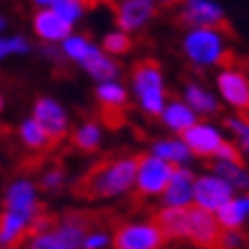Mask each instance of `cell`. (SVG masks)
<instances>
[{
	"instance_id": "cell-1",
	"label": "cell",
	"mask_w": 249,
	"mask_h": 249,
	"mask_svg": "<svg viewBox=\"0 0 249 249\" xmlns=\"http://www.w3.org/2000/svg\"><path fill=\"white\" fill-rule=\"evenodd\" d=\"M137 157L119 155L97 164L81 180L79 193L92 200H119L135 193Z\"/></svg>"
},
{
	"instance_id": "cell-2",
	"label": "cell",
	"mask_w": 249,
	"mask_h": 249,
	"mask_svg": "<svg viewBox=\"0 0 249 249\" xmlns=\"http://www.w3.org/2000/svg\"><path fill=\"white\" fill-rule=\"evenodd\" d=\"M88 227V218L81 213H65L61 218L41 215L34 220L23 245L29 249H81Z\"/></svg>"
},
{
	"instance_id": "cell-3",
	"label": "cell",
	"mask_w": 249,
	"mask_h": 249,
	"mask_svg": "<svg viewBox=\"0 0 249 249\" xmlns=\"http://www.w3.org/2000/svg\"><path fill=\"white\" fill-rule=\"evenodd\" d=\"M180 50L186 63L197 72L218 70L229 56V36L222 27H186Z\"/></svg>"
},
{
	"instance_id": "cell-4",
	"label": "cell",
	"mask_w": 249,
	"mask_h": 249,
	"mask_svg": "<svg viewBox=\"0 0 249 249\" xmlns=\"http://www.w3.org/2000/svg\"><path fill=\"white\" fill-rule=\"evenodd\" d=\"M130 99L142 115L157 119L164 104L168 101V86L162 65L151 58L139 61L135 65L130 72Z\"/></svg>"
},
{
	"instance_id": "cell-5",
	"label": "cell",
	"mask_w": 249,
	"mask_h": 249,
	"mask_svg": "<svg viewBox=\"0 0 249 249\" xmlns=\"http://www.w3.org/2000/svg\"><path fill=\"white\" fill-rule=\"evenodd\" d=\"M166 236L155 218L126 220L112 231V247L117 249H162Z\"/></svg>"
},
{
	"instance_id": "cell-6",
	"label": "cell",
	"mask_w": 249,
	"mask_h": 249,
	"mask_svg": "<svg viewBox=\"0 0 249 249\" xmlns=\"http://www.w3.org/2000/svg\"><path fill=\"white\" fill-rule=\"evenodd\" d=\"M215 94L233 112L249 110V76L236 65H220L215 72Z\"/></svg>"
},
{
	"instance_id": "cell-7",
	"label": "cell",
	"mask_w": 249,
	"mask_h": 249,
	"mask_svg": "<svg viewBox=\"0 0 249 249\" xmlns=\"http://www.w3.org/2000/svg\"><path fill=\"white\" fill-rule=\"evenodd\" d=\"M173 166L164 162L162 157L146 153L137 157V168H135V193L139 197H160L171 180Z\"/></svg>"
},
{
	"instance_id": "cell-8",
	"label": "cell",
	"mask_w": 249,
	"mask_h": 249,
	"mask_svg": "<svg viewBox=\"0 0 249 249\" xmlns=\"http://www.w3.org/2000/svg\"><path fill=\"white\" fill-rule=\"evenodd\" d=\"M182 139L186 142L193 157L211 160L218 153V148L227 142V130L225 126H218L207 117H200L191 128H186L182 133Z\"/></svg>"
},
{
	"instance_id": "cell-9",
	"label": "cell",
	"mask_w": 249,
	"mask_h": 249,
	"mask_svg": "<svg viewBox=\"0 0 249 249\" xmlns=\"http://www.w3.org/2000/svg\"><path fill=\"white\" fill-rule=\"evenodd\" d=\"M32 117L41 124V128L47 133V137L52 139V144L63 142L70 135V115L56 97L52 94H43L34 101L32 106Z\"/></svg>"
},
{
	"instance_id": "cell-10",
	"label": "cell",
	"mask_w": 249,
	"mask_h": 249,
	"mask_svg": "<svg viewBox=\"0 0 249 249\" xmlns=\"http://www.w3.org/2000/svg\"><path fill=\"white\" fill-rule=\"evenodd\" d=\"M222 227L218 222L213 211H207L202 207H186V236L184 243L193 245V247H218V240H220Z\"/></svg>"
},
{
	"instance_id": "cell-11",
	"label": "cell",
	"mask_w": 249,
	"mask_h": 249,
	"mask_svg": "<svg viewBox=\"0 0 249 249\" xmlns=\"http://www.w3.org/2000/svg\"><path fill=\"white\" fill-rule=\"evenodd\" d=\"M2 207L27 215L29 220H36V218L43 215L41 189L29 178H16V180H12L7 184L5 197H2Z\"/></svg>"
},
{
	"instance_id": "cell-12",
	"label": "cell",
	"mask_w": 249,
	"mask_h": 249,
	"mask_svg": "<svg viewBox=\"0 0 249 249\" xmlns=\"http://www.w3.org/2000/svg\"><path fill=\"white\" fill-rule=\"evenodd\" d=\"M231 196H236V191L215 171L200 173L193 180V204L196 207H202L215 213V209H220Z\"/></svg>"
},
{
	"instance_id": "cell-13",
	"label": "cell",
	"mask_w": 249,
	"mask_h": 249,
	"mask_svg": "<svg viewBox=\"0 0 249 249\" xmlns=\"http://www.w3.org/2000/svg\"><path fill=\"white\" fill-rule=\"evenodd\" d=\"M157 9L153 0H115V23L128 34H137L155 20Z\"/></svg>"
},
{
	"instance_id": "cell-14",
	"label": "cell",
	"mask_w": 249,
	"mask_h": 249,
	"mask_svg": "<svg viewBox=\"0 0 249 249\" xmlns=\"http://www.w3.org/2000/svg\"><path fill=\"white\" fill-rule=\"evenodd\" d=\"M178 18L186 27H222L225 9L218 0H180Z\"/></svg>"
},
{
	"instance_id": "cell-15",
	"label": "cell",
	"mask_w": 249,
	"mask_h": 249,
	"mask_svg": "<svg viewBox=\"0 0 249 249\" xmlns=\"http://www.w3.org/2000/svg\"><path fill=\"white\" fill-rule=\"evenodd\" d=\"M193 180H196V173L191 171V166H173L171 180H168L166 189L160 196L164 207H182V209L191 207Z\"/></svg>"
},
{
	"instance_id": "cell-16",
	"label": "cell",
	"mask_w": 249,
	"mask_h": 249,
	"mask_svg": "<svg viewBox=\"0 0 249 249\" xmlns=\"http://www.w3.org/2000/svg\"><path fill=\"white\" fill-rule=\"evenodd\" d=\"M32 29H34L36 38L41 43H54V45H58L74 27L61 14L54 12L52 7H45V9H36L34 12V16H32Z\"/></svg>"
},
{
	"instance_id": "cell-17",
	"label": "cell",
	"mask_w": 249,
	"mask_h": 249,
	"mask_svg": "<svg viewBox=\"0 0 249 249\" xmlns=\"http://www.w3.org/2000/svg\"><path fill=\"white\" fill-rule=\"evenodd\" d=\"M182 99L191 106L197 117H207V119L215 117L222 108L215 90L204 86L202 81H186L184 88H182Z\"/></svg>"
},
{
	"instance_id": "cell-18",
	"label": "cell",
	"mask_w": 249,
	"mask_h": 249,
	"mask_svg": "<svg viewBox=\"0 0 249 249\" xmlns=\"http://www.w3.org/2000/svg\"><path fill=\"white\" fill-rule=\"evenodd\" d=\"M200 117L193 112V108L186 104L182 97L168 99L164 104L162 112L157 115V122L164 126V130H168L171 135H182L186 128H191Z\"/></svg>"
},
{
	"instance_id": "cell-19",
	"label": "cell",
	"mask_w": 249,
	"mask_h": 249,
	"mask_svg": "<svg viewBox=\"0 0 249 249\" xmlns=\"http://www.w3.org/2000/svg\"><path fill=\"white\" fill-rule=\"evenodd\" d=\"M79 68L86 72L88 76H92L94 81H104V79H117L122 74V65L115 56H110L108 52H104V47L94 43L90 47V52L86 54Z\"/></svg>"
},
{
	"instance_id": "cell-20",
	"label": "cell",
	"mask_w": 249,
	"mask_h": 249,
	"mask_svg": "<svg viewBox=\"0 0 249 249\" xmlns=\"http://www.w3.org/2000/svg\"><path fill=\"white\" fill-rule=\"evenodd\" d=\"M32 225H34V220H29L27 215L2 207V211H0V247L7 249L23 245Z\"/></svg>"
},
{
	"instance_id": "cell-21",
	"label": "cell",
	"mask_w": 249,
	"mask_h": 249,
	"mask_svg": "<svg viewBox=\"0 0 249 249\" xmlns=\"http://www.w3.org/2000/svg\"><path fill=\"white\" fill-rule=\"evenodd\" d=\"M94 99L106 112H122L130 101V90H128V86H124L119 76L104 79V81H97Z\"/></svg>"
},
{
	"instance_id": "cell-22",
	"label": "cell",
	"mask_w": 249,
	"mask_h": 249,
	"mask_svg": "<svg viewBox=\"0 0 249 249\" xmlns=\"http://www.w3.org/2000/svg\"><path fill=\"white\" fill-rule=\"evenodd\" d=\"M148 153L162 157L164 162H168L171 166H189L193 162V155L189 151L186 142L182 139V135H168V137L155 139Z\"/></svg>"
},
{
	"instance_id": "cell-23",
	"label": "cell",
	"mask_w": 249,
	"mask_h": 249,
	"mask_svg": "<svg viewBox=\"0 0 249 249\" xmlns=\"http://www.w3.org/2000/svg\"><path fill=\"white\" fill-rule=\"evenodd\" d=\"M215 173L225 178V182L231 186L236 193H249V164L243 157L236 160H211Z\"/></svg>"
},
{
	"instance_id": "cell-24",
	"label": "cell",
	"mask_w": 249,
	"mask_h": 249,
	"mask_svg": "<svg viewBox=\"0 0 249 249\" xmlns=\"http://www.w3.org/2000/svg\"><path fill=\"white\" fill-rule=\"evenodd\" d=\"M215 218H218L222 229H243L249 220L247 193H236V196H231L220 209H215Z\"/></svg>"
},
{
	"instance_id": "cell-25",
	"label": "cell",
	"mask_w": 249,
	"mask_h": 249,
	"mask_svg": "<svg viewBox=\"0 0 249 249\" xmlns=\"http://www.w3.org/2000/svg\"><path fill=\"white\" fill-rule=\"evenodd\" d=\"M160 229L166 236V243H184L186 236V209L182 207H160L155 213Z\"/></svg>"
},
{
	"instance_id": "cell-26",
	"label": "cell",
	"mask_w": 249,
	"mask_h": 249,
	"mask_svg": "<svg viewBox=\"0 0 249 249\" xmlns=\"http://www.w3.org/2000/svg\"><path fill=\"white\" fill-rule=\"evenodd\" d=\"M72 146L79 153L92 155L104 146V126L97 119H86L72 130Z\"/></svg>"
},
{
	"instance_id": "cell-27",
	"label": "cell",
	"mask_w": 249,
	"mask_h": 249,
	"mask_svg": "<svg viewBox=\"0 0 249 249\" xmlns=\"http://www.w3.org/2000/svg\"><path fill=\"white\" fill-rule=\"evenodd\" d=\"M16 135H18V142L32 153H45L52 146V139L47 137V133L41 128V124L36 122L32 115L25 117L23 122L18 124Z\"/></svg>"
},
{
	"instance_id": "cell-28",
	"label": "cell",
	"mask_w": 249,
	"mask_h": 249,
	"mask_svg": "<svg viewBox=\"0 0 249 249\" xmlns=\"http://www.w3.org/2000/svg\"><path fill=\"white\" fill-rule=\"evenodd\" d=\"M225 130L231 135L238 153L249 164V117L245 112H233L225 119Z\"/></svg>"
},
{
	"instance_id": "cell-29",
	"label": "cell",
	"mask_w": 249,
	"mask_h": 249,
	"mask_svg": "<svg viewBox=\"0 0 249 249\" xmlns=\"http://www.w3.org/2000/svg\"><path fill=\"white\" fill-rule=\"evenodd\" d=\"M101 47H104V52H108L115 58L126 56V54L133 50V34H128L126 29H122V27L110 29V32H106L104 38H101Z\"/></svg>"
},
{
	"instance_id": "cell-30",
	"label": "cell",
	"mask_w": 249,
	"mask_h": 249,
	"mask_svg": "<svg viewBox=\"0 0 249 249\" xmlns=\"http://www.w3.org/2000/svg\"><path fill=\"white\" fill-rule=\"evenodd\" d=\"M32 41H27L20 34H0V63L12 56H27L32 54Z\"/></svg>"
},
{
	"instance_id": "cell-31",
	"label": "cell",
	"mask_w": 249,
	"mask_h": 249,
	"mask_svg": "<svg viewBox=\"0 0 249 249\" xmlns=\"http://www.w3.org/2000/svg\"><path fill=\"white\" fill-rule=\"evenodd\" d=\"M36 184H38V189L45 193H61L65 189V184H68V173H65L63 166L56 164V166L45 168Z\"/></svg>"
},
{
	"instance_id": "cell-32",
	"label": "cell",
	"mask_w": 249,
	"mask_h": 249,
	"mask_svg": "<svg viewBox=\"0 0 249 249\" xmlns=\"http://www.w3.org/2000/svg\"><path fill=\"white\" fill-rule=\"evenodd\" d=\"M52 9L56 14H61V16H63L65 20L72 25V27H76V25H79L83 18H86L88 2H86V0H58Z\"/></svg>"
},
{
	"instance_id": "cell-33",
	"label": "cell",
	"mask_w": 249,
	"mask_h": 249,
	"mask_svg": "<svg viewBox=\"0 0 249 249\" xmlns=\"http://www.w3.org/2000/svg\"><path fill=\"white\" fill-rule=\"evenodd\" d=\"M112 247V231L108 227H88L81 249H108Z\"/></svg>"
},
{
	"instance_id": "cell-34",
	"label": "cell",
	"mask_w": 249,
	"mask_h": 249,
	"mask_svg": "<svg viewBox=\"0 0 249 249\" xmlns=\"http://www.w3.org/2000/svg\"><path fill=\"white\" fill-rule=\"evenodd\" d=\"M243 245H245L243 229H222L220 240H218V247L236 249V247H243Z\"/></svg>"
},
{
	"instance_id": "cell-35",
	"label": "cell",
	"mask_w": 249,
	"mask_h": 249,
	"mask_svg": "<svg viewBox=\"0 0 249 249\" xmlns=\"http://www.w3.org/2000/svg\"><path fill=\"white\" fill-rule=\"evenodd\" d=\"M58 0H32V5L36 7V9H45V7H54Z\"/></svg>"
},
{
	"instance_id": "cell-36",
	"label": "cell",
	"mask_w": 249,
	"mask_h": 249,
	"mask_svg": "<svg viewBox=\"0 0 249 249\" xmlns=\"http://www.w3.org/2000/svg\"><path fill=\"white\" fill-rule=\"evenodd\" d=\"M157 7H173V5H178L180 0H153Z\"/></svg>"
},
{
	"instance_id": "cell-37",
	"label": "cell",
	"mask_w": 249,
	"mask_h": 249,
	"mask_svg": "<svg viewBox=\"0 0 249 249\" xmlns=\"http://www.w3.org/2000/svg\"><path fill=\"white\" fill-rule=\"evenodd\" d=\"M7 25H9V23H7V18L0 14V34H2V32H7Z\"/></svg>"
},
{
	"instance_id": "cell-38",
	"label": "cell",
	"mask_w": 249,
	"mask_h": 249,
	"mask_svg": "<svg viewBox=\"0 0 249 249\" xmlns=\"http://www.w3.org/2000/svg\"><path fill=\"white\" fill-rule=\"evenodd\" d=\"M2 108H5V99H2V94H0V112H2Z\"/></svg>"
},
{
	"instance_id": "cell-39",
	"label": "cell",
	"mask_w": 249,
	"mask_h": 249,
	"mask_svg": "<svg viewBox=\"0 0 249 249\" xmlns=\"http://www.w3.org/2000/svg\"><path fill=\"white\" fill-rule=\"evenodd\" d=\"M247 202H249V193H247Z\"/></svg>"
},
{
	"instance_id": "cell-40",
	"label": "cell",
	"mask_w": 249,
	"mask_h": 249,
	"mask_svg": "<svg viewBox=\"0 0 249 249\" xmlns=\"http://www.w3.org/2000/svg\"><path fill=\"white\" fill-rule=\"evenodd\" d=\"M247 117H249V110H247Z\"/></svg>"
}]
</instances>
